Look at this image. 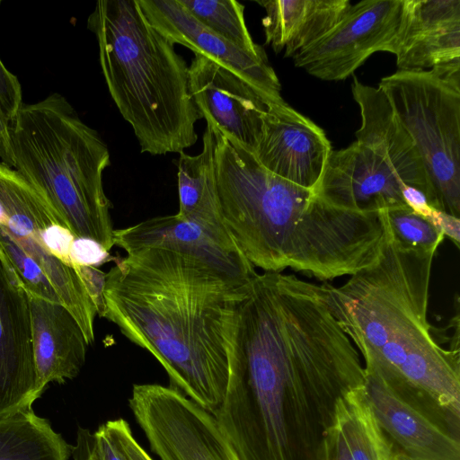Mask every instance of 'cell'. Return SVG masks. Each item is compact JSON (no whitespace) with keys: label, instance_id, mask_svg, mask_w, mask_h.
I'll use <instances>...</instances> for the list:
<instances>
[{"label":"cell","instance_id":"12","mask_svg":"<svg viewBox=\"0 0 460 460\" xmlns=\"http://www.w3.org/2000/svg\"><path fill=\"white\" fill-rule=\"evenodd\" d=\"M332 152L324 131L287 102L270 104L253 154L275 175L314 190Z\"/></svg>","mask_w":460,"mask_h":460},{"label":"cell","instance_id":"24","mask_svg":"<svg viewBox=\"0 0 460 460\" xmlns=\"http://www.w3.org/2000/svg\"><path fill=\"white\" fill-rule=\"evenodd\" d=\"M202 24L236 47L258 58H267L246 26L244 6L235 0H179Z\"/></svg>","mask_w":460,"mask_h":460},{"label":"cell","instance_id":"16","mask_svg":"<svg viewBox=\"0 0 460 460\" xmlns=\"http://www.w3.org/2000/svg\"><path fill=\"white\" fill-rule=\"evenodd\" d=\"M364 372L367 399L396 460H460V439L405 402L376 373Z\"/></svg>","mask_w":460,"mask_h":460},{"label":"cell","instance_id":"28","mask_svg":"<svg viewBox=\"0 0 460 460\" xmlns=\"http://www.w3.org/2000/svg\"><path fill=\"white\" fill-rule=\"evenodd\" d=\"M22 104L19 80L0 59V108L8 122L16 116Z\"/></svg>","mask_w":460,"mask_h":460},{"label":"cell","instance_id":"29","mask_svg":"<svg viewBox=\"0 0 460 460\" xmlns=\"http://www.w3.org/2000/svg\"><path fill=\"white\" fill-rule=\"evenodd\" d=\"M109 251L99 243L87 238H75L72 260L76 265L97 267L111 260Z\"/></svg>","mask_w":460,"mask_h":460},{"label":"cell","instance_id":"35","mask_svg":"<svg viewBox=\"0 0 460 460\" xmlns=\"http://www.w3.org/2000/svg\"><path fill=\"white\" fill-rule=\"evenodd\" d=\"M402 197L406 205L416 214L429 218L433 208L429 205L425 194L418 189L405 186Z\"/></svg>","mask_w":460,"mask_h":460},{"label":"cell","instance_id":"6","mask_svg":"<svg viewBox=\"0 0 460 460\" xmlns=\"http://www.w3.org/2000/svg\"><path fill=\"white\" fill-rule=\"evenodd\" d=\"M423 162L436 208L460 216V60L378 84Z\"/></svg>","mask_w":460,"mask_h":460},{"label":"cell","instance_id":"8","mask_svg":"<svg viewBox=\"0 0 460 460\" xmlns=\"http://www.w3.org/2000/svg\"><path fill=\"white\" fill-rule=\"evenodd\" d=\"M128 404L161 460H241L215 417L175 388L136 384Z\"/></svg>","mask_w":460,"mask_h":460},{"label":"cell","instance_id":"14","mask_svg":"<svg viewBox=\"0 0 460 460\" xmlns=\"http://www.w3.org/2000/svg\"><path fill=\"white\" fill-rule=\"evenodd\" d=\"M189 89L202 118L255 150L269 104L251 85L212 59L194 54Z\"/></svg>","mask_w":460,"mask_h":460},{"label":"cell","instance_id":"18","mask_svg":"<svg viewBox=\"0 0 460 460\" xmlns=\"http://www.w3.org/2000/svg\"><path fill=\"white\" fill-rule=\"evenodd\" d=\"M351 91L361 117L356 141L381 155L405 186L422 191L429 205L436 208L421 157L383 91L378 86L361 83L357 77L353 79Z\"/></svg>","mask_w":460,"mask_h":460},{"label":"cell","instance_id":"15","mask_svg":"<svg viewBox=\"0 0 460 460\" xmlns=\"http://www.w3.org/2000/svg\"><path fill=\"white\" fill-rule=\"evenodd\" d=\"M398 70H429L460 60V0H402L387 51Z\"/></svg>","mask_w":460,"mask_h":460},{"label":"cell","instance_id":"4","mask_svg":"<svg viewBox=\"0 0 460 460\" xmlns=\"http://www.w3.org/2000/svg\"><path fill=\"white\" fill-rule=\"evenodd\" d=\"M87 27L97 40L109 93L141 152L161 155L192 146L202 116L190 93L189 66L137 1H98Z\"/></svg>","mask_w":460,"mask_h":460},{"label":"cell","instance_id":"17","mask_svg":"<svg viewBox=\"0 0 460 460\" xmlns=\"http://www.w3.org/2000/svg\"><path fill=\"white\" fill-rule=\"evenodd\" d=\"M113 243L127 253L140 249H163L202 260L225 272L252 279L258 272L243 253L200 225L176 214L149 218L116 229Z\"/></svg>","mask_w":460,"mask_h":460},{"label":"cell","instance_id":"25","mask_svg":"<svg viewBox=\"0 0 460 460\" xmlns=\"http://www.w3.org/2000/svg\"><path fill=\"white\" fill-rule=\"evenodd\" d=\"M390 233L404 249L435 253L444 234L426 217L409 207L382 210Z\"/></svg>","mask_w":460,"mask_h":460},{"label":"cell","instance_id":"13","mask_svg":"<svg viewBox=\"0 0 460 460\" xmlns=\"http://www.w3.org/2000/svg\"><path fill=\"white\" fill-rule=\"evenodd\" d=\"M404 187L381 155L354 141L331 153L313 193L339 208L379 213L408 207L402 197Z\"/></svg>","mask_w":460,"mask_h":460},{"label":"cell","instance_id":"7","mask_svg":"<svg viewBox=\"0 0 460 460\" xmlns=\"http://www.w3.org/2000/svg\"><path fill=\"white\" fill-rule=\"evenodd\" d=\"M0 208L13 240L40 267L92 344L97 310L72 260L76 237L30 182L1 162Z\"/></svg>","mask_w":460,"mask_h":460},{"label":"cell","instance_id":"36","mask_svg":"<svg viewBox=\"0 0 460 460\" xmlns=\"http://www.w3.org/2000/svg\"><path fill=\"white\" fill-rule=\"evenodd\" d=\"M0 159L1 163L13 168L8 120L0 108Z\"/></svg>","mask_w":460,"mask_h":460},{"label":"cell","instance_id":"32","mask_svg":"<svg viewBox=\"0 0 460 460\" xmlns=\"http://www.w3.org/2000/svg\"><path fill=\"white\" fill-rule=\"evenodd\" d=\"M71 456L74 460H102L96 446L94 433L79 427L76 443L72 446Z\"/></svg>","mask_w":460,"mask_h":460},{"label":"cell","instance_id":"5","mask_svg":"<svg viewBox=\"0 0 460 460\" xmlns=\"http://www.w3.org/2000/svg\"><path fill=\"white\" fill-rule=\"evenodd\" d=\"M13 168L44 198L76 238L113 246L111 202L102 183L107 145L71 103L54 93L22 104L8 122Z\"/></svg>","mask_w":460,"mask_h":460},{"label":"cell","instance_id":"9","mask_svg":"<svg viewBox=\"0 0 460 460\" xmlns=\"http://www.w3.org/2000/svg\"><path fill=\"white\" fill-rule=\"evenodd\" d=\"M402 0H363L292 58L296 67L323 81L351 75L372 54L387 51L401 19Z\"/></svg>","mask_w":460,"mask_h":460},{"label":"cell","instance_id":"34","mask_svg":"<svg viewBox=\"0 0 460 460\" xmlns=\"http://www.w3.org/2000/svg\"><path fill=\"white\" fill-rule=\"evenodd\" d=\"M94 437L102 460H126L111 438L104 423L94 432Z\"/></svg>","mask_w":460,"mask_h":460},{"label":"cell","instance_id":"2","mask_svg":"<svg viewBox=\"0 0 460 460\" xmlns=\"http://www.w3.org/2000/svg\"><path fill=\"white\" fill-rule=\"evenodd\" d=\"M253 278L185 253L137 250L106 273L102 317L158 360L171 387L214 416L243 361V310Z\"/></svg>","mask_w":460,"mask_h":460},{"label":"cell","instance_id":"30","mask_svg":"<svg viewBox=\"0 0 460 460\" xmlns=\"http://www.w3.org/2000/svg\"><path fill=\"white\" fill-rule=\"evenodd\" d=\"M77 271L96 307L97 314L102 317L104 311L103 290L106 273L96 267L84 265H79Z\"/></svg>","mask_w":460,"mask_h":460},{"label":"cell","instance_id":"23","mask_svg":"<svg viewBox=\"0 0 460 460\" xmlns=\"http://www.w3.org/2000/svg\"><path fill=\"white\" fill-rule=\"evenodd\" d=\"M334 424L351 460H396L368 403L364 385L348 392L338 401Z\"/></svg>","mask_w":460,"mask_h":460},{"label":"cell","instance_id":"3","mask_svg":"<svg viewBox=\"0 0 460 460\" xmlns=\"http://www.w3.org/2000/svg\"><path fill=\"white\" fill-rule=\"evenodd\" d=\"M382 216L379 259L341 286L321 285L328 307L362 355L365 370L460 438V349L442 347L428 321L435 253L400 246Z\"/></svg>","mask_w":460,"mask_h":460},{"label":"cell","instance_id":"26","mask_svg":"<svg viewBox=\"0 0 460 460\" xmlns=\"http://www.w3.org/2000/svg\"><path fill=\"white\" fill-rule=\"evenodd\" d=\"M0 246L17 272L26 292L53 303H60L56 291L40 267L16 243L4 220L0 217Z\"/></svg>","mask_w":460,"mask_h":460},{"label":"cell","instance_id":"11","mask_svg":"<svg viewBox=\"0 0 460 460\" xmlns=\"http://www.w3.org/2000/svg\"><path fill=\"white\" fill-rule=\"evenodd\" d=\"M150 24L172 43L202 54L251 85L270 104L286 102L267 58L236 47L198 21L179 0H137Z\"/></svg>","mask_w":460,"mask_h":460},{"label":"cell","instance_id":"27","mask_svg":"<svg viewBox=\"0 0 460 460\" xmlns=\"http://www.w3.org/2000/svg\"><path fill=\"white\" fill-rule=\"evenodd\" d=\"M104 425L126 460H153L134 438L128 421L118 419Z\"/></svg>","mask_w":460,"mask_h":460},{"label":"cell","instance_id":"1","mask_svg":"<svg viewBox=\"0 0 460 460\" xmlns=\"http://www.w3.org/2000/svg\"><path fill=\"white\" fill-rule=\"evenodd\" d=\"M243 361L214 415L241 460H318L338 401L364 366L321 285L257 273L242 317Z\"/></svg>","mask_w":460,"mask_h":460},{"label":"cell","instance_id":"19","mask_svg":"<svg viewBox=\"0 0 460 460\" xmlns=\"http://www.w3.org/2000/svg\"><path fill=\"white\" fill-rule=\"evenodd\" d=\"M29 297L38 394L48 384H64L81 371L88 343L79 324L60 303Z\"/></svg>","mask_w":460,"mask_h":460},{"label":"cell","instance_id":"20","mask_svg":"<svg viewBox=\"0 0 460 460\" xmlns=\"http://www.w3.org/2000/svg\"><path fill=\"white\" fill-rule=\"evenodd\" d=\"M265 42L293 58L325 35L351 5L349 0H263Z\"/></svg>","mask_w":460,"mask_h":460},{"label":"cell","instance_id":"31","mask_svg":"<svg viewBox=\"0 0 460 460\" xmlns=\"http://www.w3.org/2000/svg\"><path fill=\"white\" fill-rule=\"evenodd\" d=\"M318 460H351L343 438L335 424L325 436Z\"/></svg>","mask_w":460,"mask_h":460},{"label":"cell","instance_id":"22","mask_svg":"<svg viewBox=\"0 0 460 460\" xmlns=\"http://www.w3.org/2000/svg\"><path fill=\"white\" fill-rule=\"evenodd\" d=\"M71 455L72 446L31 407L0 417V460H69Z\"/></svg>","mask_w":460,"mask_h":460},{"label":"cell","instance_id":"21","mask_svg":"<svg viewBox=\"0 0 460 460\" xmlns=\"http://www.w3.org/2000/svg\"><path fill=\"white\" fill-rule=\"evenodd\" d=\"M206 121L202 151L197 155L179 153V211L176 215L200 225L221 241L236 247L219 214L215 176L216 127L211 121Z\"/></svg>","mask_w":460,"mask_h":460},{"label":"cell","instance_id":"10","mask_svg":"<svg viewBox=\"0 0 460 460\" xmlns=\"http://www.w3.org/2000/svg\"><path fill=\"white\" fill-rule=\"evenodd\" d=\"M29 297L0 246V417L40 398Z\"/></svg>","mask_w":460,"mask_h":460},{"label":"cell","instance_id":"33","mask_svg":"<svg viewBox=\"0 0 460 460\" xmlns=\"http://www.w3.org/2000/svg\"><path fill=\"white\" fill-rule=\"evenodd\" d=\"M427 219H429L444 236H447L457 248L460 247L459 217L433 208L430 217Z\"/></svg>","mask_w":460,"mask_h":460}]
</instances>
